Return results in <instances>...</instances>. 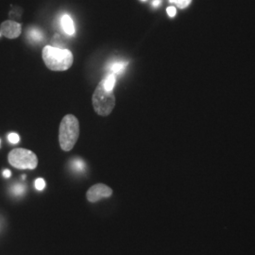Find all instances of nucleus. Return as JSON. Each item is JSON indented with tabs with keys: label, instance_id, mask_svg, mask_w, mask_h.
Masks as SVG:
<instances>
[{
	"label": "nucleus",
	"instance_id": "1",
	"mask_svg": "<svg viewBox=\"0 0 255 255\" xmlns=\"http://www.w3.org/2000/svg\"><path fill=\"white\" fill-rule=\"evenodd\" d=\"M42 58L47 68L56 72L69 69L74 62V57L69 49L52 46L43 48Z\"/></svg>",
	"mask_w": 255,
	"mask_h": 255
},
{
	"label": "nucleus",
	"instance_id": "2",
	"mask_svg": "<svg viewBox=\"0 0 255 255\" xmlns=\"http://www.w3.org/2000/svg\"><path fill=\"white\" fill-rule=\"evenodd\" d=\"M80 136V122L73 114H66L59 128V142L64 151H70Z\"/></svg>",
	"mask_w": 255,
	"mask_h": 255
},
{
	"label": "nucleus",
	"instance_id": "3",
	"mask_svg": "<svg viewBox=\"0 0 255 255\" xmlns=\"http://www.w3.org/2000/svg\"><path fill=\"white\" fill-rule=\"evenodd\" d=\"M92 103L94 112L100 116H108L113 112L115 106V95L113 91H108L105 89L103 80L99 82L94 89Z\"/></svg>",
	"mask_w": 255,
	"mask_h": 255
},
{
	"label": "nucleus",
	"instance_id": "4",
	"mask_svg": "<svg viewBox=\"0 0 255 255\" xmlns=\"http://www.w3.org/2000/svg\"><path fill=\"white\" fill-rule=\"evenodd\" d=\"M9 163L18 170H35L38 166L36 154L26 149H14L8 156Z\"/></svg>",
	"mask_w": 255,
	"mask_h": 255
},
{
	"label": "nucleus",
	"instance_id": "5",
	"mask_svg": "<svg viewBox=\"0 0 255 255\" xmlns=\"http://www.w3.org/2000/svg\"><path fill=\"white\" fill-rule=\"evenodd\" d=\"M113 194V190L103 183L94 184L87 191L86 198L90 202H96L101 198H110Z\"/></svg>",
	"mask_w": 255,
	"mask_h": 255
},
{
	"label": "nucleus",
	"instance_id": "6",
	"mask_svg": "<svg viewBox=\"0 0 255 255\" xmlns=\"http://www.w3.org/2000/svg\"><path fill=\"white\" fill-rule=\"evenodd\" d=\"M22 32L21 24L14 20L4 21L0 25V33L1 35L9 39H15L19 37Z\"/></svg>",
	"mask_w": 255,
	"mask_h": 255
},
{
	"label": "nucleus",
	"instance_id": "7",
	"mask_svg": "<svg viewBox=\"0 0 255 255\" xmlns=\"http://www.w3.org/2000/svg\"><path fill=\"white\" fill-rule=\"evenodd\" d=\"M62 27L67 35H70V36L74 35L75 33L74 22L68 14H65L62 17Z\"/></svg>",
	"mask_w": 255,
	"mask_h": 255
},
{
	"label": "nucleus",
	"instance_id": "8",
	"mask_svg": "<svg viewBox=\"0 0 255 255\" xmlns=\"http://www.w3.org/2000/svg\"><path fill=\"white\" fill-rule=\"evenodd\" d=\"M127 66H128L127 62H115L113 63L111 66H109V69L114 75H120L126 70Z\"/></svg>",
	"mask_w": 255,
	"mask_h": 255
},
{
	"label": "nucleus",
	"instance_id": "9",
	"mask_svg": "<svg viewBox=\"0 0 255 255\" xmlns=\"http://www.w3.org/2000/svg\"><path fill=\"white\" fill-rule=\"evenodd\" d=\"M104 87L108 91H113V87L116 83V76L111 73L108 76H106L103 79Z\"/></svg>",
	"mask_w": 255,
	"mask_h": 255
},
{
	"label": "nucleus",
	"instance_id": "10",
	"mask_svg": "<svg viewBox=\"0 0 255 255\" xmlns=\"http://www.w3.org/2000/svg\"><path fill=\"white\" fill-rule=\"evenodd\" d=\"M28 38L33 42H39L43 38L42 32L37 28H30L28 32Z\"/></svg>",
	"mask_w": 255,
	"mask_h": 255
},
{
	"label": "nucleus",
	"instance_id": "11",
	"mask_svg": "<svg viewBox=\"0 0 255 255\" xmlns=\"http://www.w3.org/2000/svg\"><path fill=\"white\" fill-rule=\"evenodd\" d=\"M10 191H11L12 195H14V196H22L26 192V186L21 183H16L13 186H11Z\"/></svg>",
	"mask_w": 255,
	"mask_h": 255
},
{
	"label": "nucleus",
	"instance_id": "12",
	"mask_svg": "<svg viewBox=\"0 0 255 255\" xmlns=\"http://www.w3.org/2000/svg\"><path fill=\"white\" fill-rule=\"evenodd\" d=\"M170 1L171 3H175L179 9H185L191 3V0H170Z\"/></svg>",
	"mask_w": 255,
	"mask_h": 255
},
{
	"label": "nucleus",
	"instance_id": "13",
	"mask_svg": "<svg viewBox=\"0 0 255 255\" xmlns=\"http://www.w3.org/2000/svg\"><path fill=\"white\" fill-rule=\"evenodd\" d=\"M21 14H22V9L21 8H15L9 12V17L11 19H18L21 17Z\"/></svg>",
	"mask_w": 255,
	"mask_h": 255
},
{
	"label": "nucleus",
	"instance_id": "14",
	"mask_svg": "<svg viewBox=\"0 0 255 255\" xmlns=\"http://www.w3.org/2000/svg\"><path fill=\"white\" fill-rule=\"evenodd\" d=\"M8 140L10 144H17L20 141V136L15 132H11L8 135Z\"/></svg>",
	"mask_w": 255,
	"mask_h": 255
},
{
	"label": "nucleus",
	"instance_id": "15",
	"mask_svg": "<svg viewBox=\"0 0 255 255\" xmlns=\"http://www.w3.org/2000/svg\"><path fill=\"white\" fill-rule=\"evenodd\" d=\"M34 185H35V188L37 189V190L42 191L43 189L46 187V181H45V179H42V178H39V179L35 180Z\"/></svg>",
	"mask_w": 255,
	"mask_h": 255
},
{
	"label": "nucleus",
	"instance_id": "16",
	"mask_svg": "<svg viewBox=\"0 0 255 255\" xmlns=\"http://www.w3.org/2000/svg\"><path fill=\"white\" fill-rule=\"evenodd\" d=\"M73 165H74V167H76L77 170H85V164L81 160H76Z\"/></svg>",
	"mask_w": 255,
	"mask_h": 255
},
{
	"label": "nucleus",
	"instance_id": "17",
	"mask_svg": "<svg viewBox=\"0 0 255 255\" xmlns=\"http://www.w3.org/2000/svg\"><path fill=\"white\" fill-rule=\"evenodd\" d=\"M167 12H168V14L170 15V17H174V16L176 15L177 10H176V8H175V7L170 6V7H169V8L167 9Z\"/></svg>",
	"mask_w": 255,
	"mask_h": 255
},
{
	"label": "nucleus",
	"instance_id": "18",
	"mask_svg": "<svg viewBox=\"0 0 255 255\" xmlns=\"http://www.w3.org/2000/svg\"><path fill=\"white\" fill-rule=\"evenodd\" d=\"M3 176H4L5 178H9V177L11 176V172H10V170H4V171H3Z\"/></svg>",
	"mask_w": 255,
	"mask_h": 255
},
{
	"label": "nucleus",
	"instance_id": "19",
	"mask_svg": "<svg viewBox=\"0 0 255 255\" xmlns=\"http://www.w3.org/2000/svg\"><path fill=\"white\" fill-rule=\"evenodd\" d=\"M161 0H154L153 1V6L154 7H157V6H159L160 5Z\"/></svg>",
	"mask_w": 255,
	"mask_h": 255
},
{
	"label": "nucleus",
	"instance_id": "20",
	"mask_svg": "<svg viewBox=\"0 0 255 255\" xmlns=\"http://www.w3.org/2000/svg\"><path fill=\"white\" fill-rule=\"evenodd\" d=\"M142 1H147V0H142Z\"/></svg>",
	"mask_w": 255,
	"mask_h": 255
}]
</instances>
